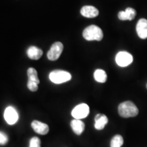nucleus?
I'll return each instance as SVG.
<instances>
[{
    "label": "nucleus",
    "instance_id": "1",
    "mask_svg": "<svg viewBox=\"0 0 147 147\" xmlns=\"http://www.w3.org/2000/svg\"><path fill=\"white\" fill-rule=\"evenodd\" d=\"M118 112L121 117L123 118H130L136 117L138 115L139 110L133 102L131 101H127L119 104Z\"/></svg>",
    "mask_w": 147,
    "mask_h": 147
},
{
    "label": "nucleus",
    "instance_id": "2",
    "mask_svg": "<svg viewBox=\"0 0 147 147\" xmlns=\"http://www.w3.org/2000/svg\"><path fill=\"white\" fill-rule=\"evenodd\" d=\"M82 36L88 41H101L103 39L104 34L102 29L97 25H92L86 27L82 32Z\"/></svg>",
    "mask_w": 147,
    "mask_h": 147
},
{
    "label": "nucleus",
    "instance_id": "3",
    "mask_svg": "<svg viewBox=\"0 0 147 147\" xmlns=\"http://www.w3.org/2000/svg\"><path fill=\"white\" fill-rule=\"evenodd\" d=\"M71 74L64 70H54L49 74V79L55 84H62L70 80Z\"/></svg>",
    "mask_w": 147,
    "mask_h": 147
},
{
    "label": "nucleus",
    "instance_id": "4",
    "mask_svg": "<svg viewBox=\"0 0 147 147\" xmlns=\"http://www.w3.org/2000/svg\"><path fill=\"white\" fill-rule=\"evenodd\" d=\"M115 60L120 67H127L133 62V56L126 51H121L116 55Z\"/></svg>",
    "mask_w": 147,
    "mask_h": 147
},
{
    "label": "nucleus",
    "instance_id": "5",
    "mask_svg": "<svg viewBox=\"0 0 147 147\" xmlns=\"http://www.w3.org/2000/svg\"><path fill=\"white\" fill-rule=\"evenodd\" d=\"M63 50V45L61 42H56L51 46L47 53V57L51 61H56L59 58Z\"/></svg>",
    "mask_w": 147,
    "mask_h": 147
},
{
    "label": "nucleus",
    "instance_id": "6",
    "mask_svg": "<svg viewBox=\"0 0 147 147\" xmlns=\"http://www.w3.org/2000/svg\"><path fill=\"white\" fill-rule=\"evenodd\" d=\"M89 113V107L86 104H80L76 106L71 111V116L75 119H82L87 117Z\"/></svg>",
    "mask_w": 147,
    "mask_h": 147
},
{
    "label": "nucleus",
    "instance_id": "7",
    "mask_svg": "<svg viewBox=\"0 0 147 147\" xmlns=\"http://www.w3.org/2000/svg\"><path fill=\"white\" fill-rule=\"evenodd\" d=\"M4 119L7 123L9 125H14L17 122L18 119V115L15 110L12 106H8L5 108L4 111Z\"/></svg>",
    "mask_w": 147,
    "mask_h": 147
},
{
    "label": "nucleus",
    "instance_id": "8",
    "mask_svg": "<svg viewBox=\"0 0 147 147\" xmlns=\"http://www.w3.org/2000/svg\"><path fill=\"white\" fill-rule=\"evenodd\" d=\"M136 32L138 36L141 39L147 38V20L141 18L138 21L136 25Z\"/></svg>",
    "mask_w": 147,
    "mask_h": 147
},
{
    "label": "nucleus",
    "instance_id": "9",
    "mask_svg": "<svg viewBox=\"0 0 147 147\" xmlns=\"http://www.w3.org/2000/svg\"><path fill=\"white\" fill-rule=\"evenodd\" d=\"M32 127L33 129L37 134L40 135H46L49 133V127L47 124L40 122V121L35 120L32 123Z\"/></svg>",
    "mask_w": 147,
    "mask_h": 147
},
{
    "label": "nucleus",
    "instance_id": "10",
    "mask_svg": "<svg viewBox=\"0 0 147 147\" xmlns=\"http://www.w3.org/2000/svg\"><path fill=\"white\" fill-rule=\"evenodd\" d=\"M80 13L84 17L95 18L98 16L99 10L94 6L92 5H85L81 8Z\"/></svg>",
    "mask_w": 147,
    "mask_h": 147
},
{
    "label": "nucleus",
    "instance_id": "11",
    "mask_svg": "<svg viewBox=\"0 0 147 147\" xmlns=\"http://www.w3.org/2000/svg\"><path fill=\"white\" fill-rule=\"evenodd\" d=\"M136 15V12L132 8H127L125 11L119 12L118 17L121 21H131Z\"/></svg>",
    "mask_w": 147,
    "mask_h": 147
},
{
    "label": "nucleus",
    "instance_id": "12",
    "mask_svg": "<svg viewBox=\"0 0 147 147\" xmlns=\"http://www.w3.org/2000/svg\"><path fill=\"white\" fill-rule=\"evenodd\" d=\"M108 117L105 115L97 114L95 117V128L97 130H102L108 123Z\"/></svg>",
    "mask_w": 147,
    "mask_h": 147
},
{
    "label": "nucleus",
    "instance_id": "13",
    "mask_svg": "<svg viewBox=\"0 0 147 147\" xmlns=\"http://www.w3.org/2000/svg\"><path fill=\"white\" fill-rule=\"evenodd\" d=\"M71 127L73 131L76 135H80L84 131L85 128V125L80 119H74L71 121Z\"/></svg>",
    "mask_w": 147,
    "mask_h": 147
},
{
    "label": "nucleus",
    "instance_id": "14",
    "mask_svg": "<svg viewBox=\"0 0 147 147\" xmlns=\"http://www.w3.org/2000/svg\"><path fill=\"white\" fill-rule=\"evenodd\" d=\"M27 56L33 60H38L43 55V51L36 47H30L27 51Z\"/></svg>",
    "mask_w": 147,
    "mask_h": 147
},
{
    "label": "nucleus",
    "instance_id": "15",
    "mask_svg": "<svg viewBox=\"0 0 147 147\" xmlns=\"http://www.w3.org/2000/svg\"><path fill=\"white\" fill-rule=\"evenodd\" d=\"M94 78L97 82L100 83H104L107 80V74L103 69H96L94 72Z\"/></svg>",
    "mask_w": 147,
    "mask_h": 147
},
{
    "label": "nucleus",
    "instance_id": "16",
    "mask_svg": "<svg viewBox=\"0 0 147 147\" xmlns=\"http://www.w3.org/2000/svg\"><path fill=\"white\" fill-rule=\"evenodd\" d=\"M27 76H28V81L35 82L37 84L40 83V80L38 76V72H37L36 69L30 67L27 69Z\"/></svg>",
    "mask_w": 147,
    "mask_h": 147
},
{
    "label": "nucleus",
    "instance_id": "17",
    "mask_svg": "<svg viewBox=\"0 0 147 147\" xmlns=\"http://www.w3.org/2000/svg\"><path fill=\"white\" fill-rule=\"evenodd\" d=\"M123 142V138L121 135H116L111 140L110 147H121Z\"/></svg>",
    "mask_w": 147,
    "mask_h": 147
},
{
    "label": "nucleus",
    "instance_id": "18",
    "mask_svg": "<svg viewBox=\"0 0 147 147\" xmlns=\"http://www.w3.org/2000/svg\"><path fill=\"white\" fill-rule=\"evenodd\" d=\"M29 147H41V142L39 138L33 137L29 142Z\"/></svg>",
    "mask_w": 147,
    "mask_h": 147
},
{
    "label": "nucleus",
    "instance_id": "19",
    "mask_svg": "<svg viewBox=\"0 0 147 147\" xmlns=\"http://www.w3.org/2000/svg\"><path fill=\"white\" fill-rule=\"evenodd\" d=\"M27 87H28V89L30 90L31 91L35 92L38 91V84L35 83V82H33L28 81L27 82Z\"/></svg>",
    "mask_w": 147,
    "mask_h": 147
},
{
    "label": "nucleus",
    "instance_id": "20",
    "mask_svg": "<svg viewBox=\"0 0 147 147\" xmlns=\"http://www.w3.org/2000/svg\"><path fill=\"white\" fill-rule=\"evenodd\" d=\"M8 138L5 133L2 131H0V144L4 145L8 142Z\"/></svg>",
    "mask_w": 147,
    "mask_h": 147
},
{
    "label": "nucleus",
    "instance_id": "21",
    "mask_svg": "<svg viewBox=\"0 0 147 147\" xmlns=\"http://www.w3.org/2000/svg\"><path fill=\"white\" fill-rule=\"evenodd\" d=\"M146 88H147V84H146Z\"/></svg>",
    "mask_w": 147,
    "mask_h": 147
}]
</instances>
